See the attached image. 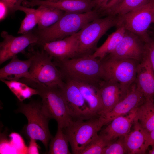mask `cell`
Wrapping results in <instances>:
<instances>
[{"label":"cell","mask_w":154,"mask_h":154,"mask_svg":"<svg viewBox=\"0 0 154 154\" xmlns=\"http://www.w3.org/2000/svg\"><path fill=\"white\" fill-rule=\"evenodd\" d=\"M18 10L22 11L25 14L21 21L18 34H23L32 31L38 24V18L36 9L21 5Z\"/></svg>","instance_id":"83f0119b"},{"label":"cell","mask_w":154,"mask_h":154,"mask_svg":"<svg viewBox=\"0 0 154 154\" xmlns=\"http://www.w3.org/2000/svg\"><path fill=\"white\" fill-rule=\"evenodd\" d=\"M123 0H109L106 5L99 11L100 16H103L108 11L114 8L120 3Z\"/></svg>","instance_id":"d6a6232c"},{"label":"cell","mask_w":154,"mask_h":154,"mask_svg":"<svg viewBox=\"0 0 154 154\" xmlns=\"http://www.w3.org/2000/svg\"><path fill=\"white\" fill-rule=\"evenodd\" d=\"M136 108L126 116H120L114 119L101 131L100 134L109 142L119 137L125 136L130 132L133 123L136 115Z\"/></svg>","instance_id":"d6986e66"},{"label":"cell","mask_w":154,"mask_h":154,"mask_svg":"<svg viewBox=\"0 0 154 154\" xmlns=\"http://www.w3.org/2000/svg\"><path fill=\"white\" fill-rule=\"evenodd\" d=\"M17 112L23 114L27 119L25 132L27 136L30 139L40 141L47 151L52 137L48 127L50 119L43 113L41 102L32 101L25 104L19 101Z\"/></svg>","instance_id":"5b68a950"},{"label":"cell","mask_w":154,"mask_h":154,"mask_svg":"<svg viewBox=\"0 0 154 154\" xmlns=\"http://www.w3.org/2000/svg\"><path fill=\"white\" fill-rule=\"evenodd\" d=\"M154 144V129L149 132V146Z\"/></svg>","instance_id":"8d00e7d4"},{"label":"cell","mask_w":154,"mask_h":154,"mask_svg":"<svg viewBox=\"0 0 154 154\" xmlns=\"http://www.w3.org/2000/svg\"><path fill=\"white\" fill-rule=\"evenodd\" d=\"M148 54L149 55L154 72V39L150 37L145 43Z\"/></svg>","instance_id":"1f68e13d"},{"label":"cell","mask_w":154,"mask_h":154,"mask_svg":"<svg viewBox=\"0 0 154 154\" xmlns=\"http://www.w3.org/2000/svg\"><path fill=\"white\" fill-rule=\"evenodd\" d=\"M31 60L29 72L35 82L47 86H56L62 88L65 82L62 74L52 61V57L43 49L29 50Z\"/></svg>","instance_id":"277c9868"},{"label":"cell","mask_w":154,"mask_h":154,"mask_svg":"<svg viewBox=\"0 0 154 154\" xmlns=\"http://www.w3.org/2000/svg\"><path fill=\"white\" fill-rule=\"evenodd\" d=\"M30 142L28 150L29 154L39 153L38 146L35 142V140L30 139Z\"/></svg>","instance_id":"e575fe53"},{"label":"cell","mask_w":154,"mask_h":154,"mask_svg":"<svg viewBox=\"0 0 154 154\" xmlns=\"http://www.w3.org/2000/svg\"><path fill=\"white\" fill-rule=\"evenodd\" d=\"M64 80H70L99 87L103 80L101 60L90 56L54 61Z\"/></svg>","instance_id":"7a4b0ae2"},{"label":"cell","mask_w":154,"mask_h":154,"mask_svg":"<svg viewBox=\"0 0 154 154\" xmlns=\"http://www.w3.org/2000/svg\"><path fill=\"white\" fill-rule=\"evenodd\" d=\"M124 137H119L116 141L110 142L104 148L103 154H127Z\"/></svg>","instance_id":"f546056e"},{"label":"cell","mask_w":154,"mask_h":154,"mask_svg":"<svg viewBox=\"0 0 154 154\" xmlns=\"http://www.w3.org/2000/svg\"><path fill=\"white\" fill-rule=\"evenodd\" d=\"M41 46L54 61L78 57L79 47L78 32L62 39L46 43Z\"/></svg>","instance_id":"5bb4252c"},{"label":"cell","mask_w":154,"mask_h":154,"mask_svg":"<svg viewBox=\"0 0 154 154\" xmlns=\"http://www.w3.org/2000/svg\"><path fill=\"white\" fill-rule=\"evenodd\" d=\"M110 142L101 135H99L86 147L81 154H103L104 148Z\"/></svg>","instance_id":"f1b7e54d"},{"label":"cell","mask_w":154,"mask_h":154,"mask_svg":"<svg viewBox=\"0 0 154 154\" xmlns=\"http://www.w3.org/2000/svg\"><path fill=\"white\" fill-rule=\"evenodd\" d=\"M74 81L78 86L91 112L95 115L98 116L102 107L99 87Z\"/></svg>","instance_id":"44dd1931"},{"label":"cell","mask_w":154,"mask_h":154,"mask_svg":"<svg viewBox=\"0 0 154 154\" xmlns=\"http://www.w3.org/2000/svg\"><path fill=\"white\" fill-rule=\"evenodd\" d=\"M152 31L153 35L154 36V28L153 29V30Z\"/></svg>","instance_id":"ab89813d"},{"label":"cell","mask_w":154,"mask_h":154,"mask_svg":"<svg viewBox=\"0 0 154 154\" xmlns=\"http://www.w3.org/2000/svg\"><path fill=\"white\" fill-rule=\"evenodd\" d=\"M135 81L145 101L154 102V72L147 50L138 63Z\"/></svg>","instance_id":"2e32d148"},{"label":"cell","mask_w":154,"mask_h":154,"mask_svg":"<svg viewBox=\"0 0 154 154\" xmlns=\"http://www.w3.org/2000/svg\"><path fill=\"white\" fill-rule=\"evenodd\" d=\"M31 59L26 60L19 59L16 55L11 61L0 69V79L9 80H24L35 82L29 72Z\"/></svg>","instance_id":"ac0fdd59"},{"label":"cell","mask_w":154,"mask_h":154,"mask_svg":"<svg viewBox=\"0 0 154 154\" xmlns=\"http://www.w3.org/2000/svg\"><path fill=\"white\" fill-rule=\"evenodd\" d=\"M154 1V0H123L116 7L104 15H121Z\"/></svg>","instance_id":"4316f807"},{"label":"cell","mask_w":154,"mask_h":154,"mask_svg":"<svg viewBox=\"0 0 154 154\" xmlns=\"http://www.w3.org/2000/svg\"><path fill=\"white\" fill-rule=\"evenodd\" d=\"M15 95L19 101L30 98L35 95H38L37 90L29 86L25 83L19 81L0 80Z\"/></svg>","instance_id":"d4e9b609"},{"label":"cell","mask_w":154,"mask_h":154,"mask_svg":"<svg viewBox=\"0 0 154 154\" xmlns=\"http://www.w3.org/2000/svg\"><path fill=\"white\" fill-rule=\"evenodd\" d=\"M145 101L135 81L131 86L125 97L108 112L98 116L99 127L109 123L115 118L129 114Z\"/></svg>","instance_id":"7c38bea8"},{"label":"cell","mask_w":154,"mask_h":154,"mask_svg":"<svg viewBox=\"0 0 154 154\" xmlns=\"http://www.w3.org/2000/svg\"><path fill=\"white\" fill-rule=\"evenodd\" d=\"M69 141L62 129L58 127L54 137L51 139L49 144L50 154H71L69 149Z\"/></svg>","instance_id":"484cf974"},{"label":"cell","mask_w":154,"mask_h":154,"mask_svg":"<svg viewBox=\"0 0 154 154\" xmlns=\"http://www.w3.org/2000/svg\"><path fill=\"white\" fill-rule=\"evenodd\" d=\"M3 40L0 43V64L11 59L19 53L25 54L30 45H37L38 37L32 31L18 36H14L3 31L1 33Z\"/></svg>","instance_id":"8fae6325"},{"label":"cell","mask_w":154,"mask_h":154,"mask_svg":"<svg viewBox=\"0 0 154 154\" xmlns=\"http://www.w3.org/2000/svg\"><path fill=\"white\" fill-rule=\"evenodd\" d=\"M38 18L37 29L42 30L53 25L63 16L65 12L56 9L40 6L36 9Z\"/></svg>","instance_id":"cb8c5ba5"},{"label":"cell","mask_w":154,"mask_h":154,"mask_svg":"<svg viewBox=\"0 0 154 154\" xmlns=\"http://www.w3.org/2000/svg\"><path fill=\"white\" fill-rule=\"evenodd\" d=\"M32 0H0L4 2L7 6L9 13H13L18 10L19 7L24 1Z\"/></svg>","instance_id":"4dcf8cb0"},{"label":"cell","mask_w":154,"mask_h":154,"mask_svg":"<svg viewBox=\"0 0 154 154\" xmlns=\"http://www.w3.org/2000/svg\"><path fill=\"white\" fill-rule=\"evenodd\" d=\"M116 30L109 35L106 40L91 55L94 58L101 60L113 52L122 39L125 32L123 27L117 28Z\"/></svg>","instance_id":"7402d4cb"},{"label":"cell","mask_w":154,"mask_h":154,"mask_svg":"<svg viewBox=\"0 0 154 154\" xmlns=\"http://www.w3.org/2000/svg\"><path fill=\"white\" fill-rule=\"evenodd\" d=\"M147 52L146 43L136 34L125 30L124 36L119 45L107 56L130 58L139 62Z\"/></svg>","instance_id":"4fadbf2b"},{"label":"cell","mask_w":154,"mask_h":154,"mask_svg":"<svg viewBox=\"0 0 154 154\" xmlns=\"http://www.w3.org/2000/svg\"><path fill=\"white\" fill-rule=\"evenodd\" d=\"M29 86L36 89L41 98L42 110L49 119L57 121L58 127L62 129L73 121L69 113L65 99L60 88L50 86L32 82Z\"/></svg>","instance_id":"3957f363"},{"label":"cell","mask_w":154,"mask_h":154,"mask_svg":"<svg viewBox=\"0 0 154 154\" xmlns=\"http://www.w3.org/2000/svg\"><path fill=\"white\" fill-rule=\"evenodd\" d=\"M64 81L60 89L73 121L86 120L97 116L91 111L75 82L70 80Z\"/></svg>","instance_id":"30bf717a"},{"label":"cell","mask_w":154,"mask_h":154,"mask_svg":"<svg viewBox=\"0 0 154 154\" xmlns=\"http://www.w3.org/2000/svg\"><path fill=\"white\" fill-rule=\"evenodd\" d=\"M152 23H154V9L153 13Z\"/></svg>","instance_id":"f35d334b"},{"label":"cell","mask_w":154,"mask_h":154,"mask_svg":"<svg viewBox=\"0 0 154 154\" xmlns=\"http://www.w3.org/2000/svg\"><path fill=\"white\" fill-rule=\"evenodd\" d=\"M135 119L143 129H154V102L145 101L136 108Z\"/></svg>","instance_id":"603a6c76"},{"label":"cell","mask_w":154,"mask_h":154,"mask_svg":"<svg viewBox=\"0 0 154 154\" xmlns=\"http://www.w3.org/2000/svg\"><path fill=\"white\" fill-rule=\"evenodd\" d=\"M150 146L151 148L149 150L148 153L149 154H154V144L151 145Z\"/></svg>","instance_id":"74e56055"},{"label":"cell","mask_w":154,"mask_h":154,"mask_svg":"<svg viewBox=\"0 0 154 154\" xmlns=\"http://www.w3.org/2000/svg\"><path fill=\"white\" fill-rule=\"evenodd\" d=\"M22 4L28 7L43 6L74 13L89 12L95 6L94 1L91 0H32L24 1Z\"/></svg>","instance_id":"9a60e30c"},{"label":"cell","mask_w":154,"mask_h":154,"mask_svg":"<svg viewBox=\"0 0 154 154\" xmlns=\"http://www.w3.org/2000/svg\"><path fill=\"white\" fill-rule=\"evenodd\" d=\"M62 129L68 138L72 153L81 154L86 147L99 135L98 133L100 130L98 117L86 120L73 121Z\"/></svg>","instance_id":"ba28073f"},{"label":"cell","mask_w":154,"mask_h":154,"mask_svg":"<svg viewBox=\"0 0 154 154\" xmlns=\"http://www.w3.org/2000/svg\"><path fill=\"white\" fill-rule=\"evenodd\" d=\"M100 17L97 10L84 13L65 12L56 23L42 30L34 31L38 37L37 45L62 39L77 33L85 25L95 19Z\"/></svg>","instance_id":"6da1fadb"},{"label":"cell","mask_w":154,"mask_h":154,"mask_svg":"<svg viewBox=\"0 0 154 154\" xmlns=\"http://www.w3.org/2000/svg\"><path fill=\"white\" fill-rule=\"evenodd\" d=\"M133 130L124 137L127 154H145L149 147V132L143 129L135 119Z\"/></svg>","instance_id":"ffe728a7"},{"label":"cell","mask_w":154,"mask_h":154,"mask_svg":"<svg viewBox=\"0 0 154 154\" xmlns=\"http://www.w3.org/2000/svg\"><path fill=\"white\" fill-rule=\"evenodd\" d=\"M100 60L103 80L117 83L128 91L135 81L139 62L130 58L108 56Z\"/></svg>","instance_id":"8992f818"},{"label":"cell","mask_w":154,"mask_h":154,"mask_svg":"<svg viewBox=\"0 0 154 154\" xmlns=\"http://www.w3.org/2000/svg\"><path fill=\"white\" fill-rule=\"evenodd\" d=\"M97 17L85 25L78 32V57L92 55L97 48L101 37L111 28L117 26L118 15Z\"/></svg>","instance_id":"52a82bcc"},{"label":"cell","mask_w":154,"mask_h":154,"mask_svg":"<svg viewBox=\"0 0 154 154\" xmlns=\"http://www.w3.org/2000/svg\"><path fill=\"white\" fill-rule=\"evenodd\" d=\"M109 0H94V9L99 11L107 5Z\"/></svg>","instance_id":"d590c367"},{"label":"cell","mask_w":154,"mask_h":154,"mask_svg":"<svg viewBox=\"0 0 154 154\" xmlns=\"http://www.w3.org/2000/svg\"><path fill=\"white\" fill-rule=\"evenodd\" d=\"M102 109L98 116L110 111L126 96L127 91L116 82L103 80L99 86Z\"/></svg>","instance_id":"e0dca14e"},{"label":"cell","mask_w":154,"mask_h":154,"mask_svg":"<svg viewBox=\"0 0 154 154\" xmlns=\"http://www.w3.org/2000/svg\"><path fill=\"white\" fill-rule=\"evenodd\" d=\"M154 1L124 15H118L116 27H123L139 36L145 43L150 36L148 30L152 23Z\"/></svg>","instance_id":"9c48e42d"},{"label":"cell","mask_w":154,"mask_h":154,"mask_svg":"<svg viewBox=\"0 0 154 154\" xmlns=\"http://www.w3.org/2000/svg\"><path fill=\"white\" fill-rule=\"evenodd\" d=\"M9 13V8L7 5L3 2L0 1V21L5 19Z\"/></svg>","instance_id":"836d02e7"},{"label":"cell","mask_w":154,"mask_h":154,"mask_svg":"<svg viewBox=\"0 0 154 154\" xmlns=\"http://www.w3.org/2000/svg\"><path fill=\"white\" fill-rule=\"evenodd\" d=\"M91 0L94 1V0Z\"/></svg>","instance_id":"60d3db41"}]
</instances>
